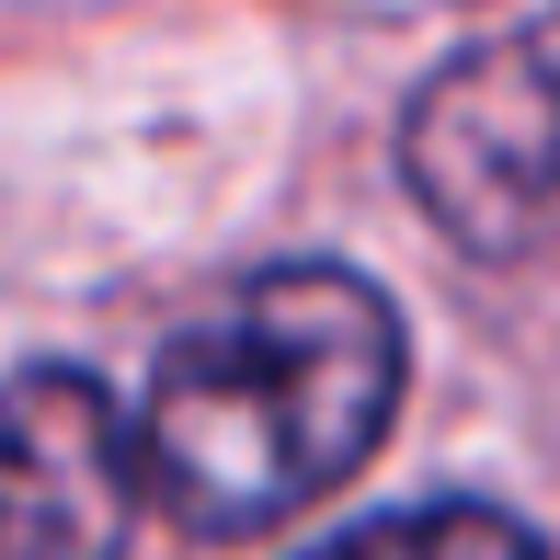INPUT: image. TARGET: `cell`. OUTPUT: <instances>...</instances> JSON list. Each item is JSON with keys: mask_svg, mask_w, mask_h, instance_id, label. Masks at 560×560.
I'll list each match as a JSON object with an SVG mask.
<instances>
[{"mask_svg": "<svg viewBox=\"0 0 560 560\" xmlns=\"http://www.w3.org/2000/svg\"><path fill=\"white\" fill-rule=\"evenodd\" d=\"M400 310L343 264H264L161 343L138 412L149 503L184 538H264L377 457L400 412Z\"/></svg>", "mask_w": 560, "mask_h": 560, "instance_id": "obj_1", "label": "cell"}, {"mask_svg": "<svg viewBox=\"0 0 560 560\" xmlns=\"http://www.w3.org/2000/svg\"><path fill=\"white\" fill-rule=\"evenodd\" d=\"M400 172L412 207L457 252L503 264L560 195V23H503L457 46L400 115Z\"/></svg>", "mask_w": 560, "mask_h": 560, "instance_id": "obj_2", "label": "cell"}, {"mask_svg": "<svg viewBox=\"0 0 560 560\" xmlns=\"http://www.w3.org/2000/svg\"><path fill=\"white\" fill-rule=\"evenodd\" d=\"M149 515L138 423L104 377L23 366L0 389V560H126Z\"/></svg>", "mask_w": 560, "mask_h": 560, "instance_id": "obj_3", "label": "cell"}, {"mask_svg": "<svg viewBox=\"0 0 560 560\" xmlns=\"http://www.w3.org/2000/svg\"><path fill=\"white\" fill-rule=\"evenodd\" d=\"M320 560H549V549L503 503H412V515H377L354 538H332Z\"/></svg>", "mask_w": 560, "mask_h": 560, "instance_id": "obj_4", "label": "cell"}]
</instances>
